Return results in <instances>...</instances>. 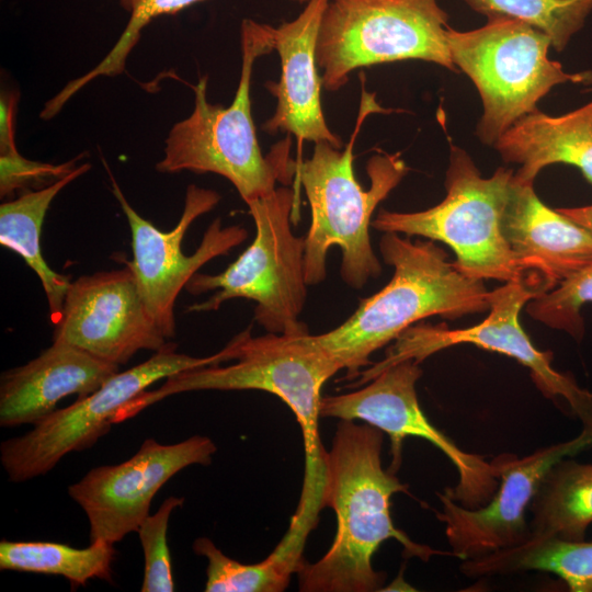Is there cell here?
Returning <instances> with one entry per match:
<instances>
[{"mask_svg": "<svg viewBox=\"0 0 592 592\" xmlns=\"http://www.w3.org/2000/svg\"><path fill=\"white\" fill-rule=\"evenodd\" d=\"M15 110V94L2 92L0 99V151L16 148L14 139Z\"/></svg>", "mask_w": 592, "mask_h": 592, "instance_id": "4dcf8cb0", "label": "cell"}, {"mask_svg": "<svg viewBox=\"0 0 592 592\" xmlns=\"http://www.w3.org/2000/svg\"><path fill=\"white\" fill-rule=\"evenodd\" d=\"M216 449L202 435L175 444L147 439L129 459L89 470L68 493L88 517L90 543L114 545L137 532L160 488L189 466L209 465Z\"/></svg>", "mask_w": 592, "mask_h": 592, "instance_id": "5bb4252c", "label": "cell"}, {"mask_svg": "<svg viewBox=\"0 0 592 592\" xmlns=\"http://www.w3.org/2000/svg\"><path fill=\"white\" fill-rule=\"evenodd\" d=\"M459 569L470 578L546 571L562 579L572 592H592V542L531 535L517 546L463 560Z\"/></svg>", "mask_w": 592, "mask_h": 592, "instance_id": "7402d4cb", "label": "cell"}, {"mask_svg": "<svg viewBox=\"0 0 592 592\" xmlns=\"http://www.w3.org/2000/svg\"><path fill=\"white\" fill-rule=\"evenodd\" d=\"M501 158L519 164L514 177L534 183L547 166L577 167L592 183V101L559 116L538 109L516 121L493 145Z\"/></svg>", "mask_w": 592, "mask_h": 592, "instance_id": "ffe728a7", "label": "cell"}, {"mask_svg": "<svg viewBox=\"0 0 592 592\" xmlns=\"http://www.w3.org/2000/svg\"><path fill=\"white\" fill-rule=\"evenodd\" d=\"M306 539L288 528L267 558L251 565L229 558L208 537L196 538L193 550L207 560L206 592H281L304 562Z\"/></svg>", "mask_w": 592, "mask_h": 592, "instance_id": "cb8c5ba5", "label": "cell"}, {"mask_svg": "<svg viewBox=\"0 0 592 592\" xmlns=\"http://www.w3.org/2000/svg\"><path fill=\"white\" fill-rule=\"evenodd\" d=\"M557 210L592 232V204L578 207H561L557 208Z\"/></svg>", "mask_w": 592, "mask_h": 592, "instance_id": "1f68e13d", "label": "cell"}, {"mask_svg": "<svg viewBox=\"0 0 592 592\" xmlns=\"http://www.w3.org/2000/svg\"><path fill=\"white\" fill-rule=\"evenodd\" d=\"M531 535L585 539L592 524V463L557 462L546 474L530 508Z\"/></svg>", "mask_w": 592, "mask_h": 592, "instance_id": "603a6c76", "label": "cell"}, {"mask_svg": "<svg viewBox=\"0 0 592 592\" xmlns=\"http://www.w3.org/2000/svg\"><path fill=\"white\" fill-rule=\"evenodd\" d=\"M247 205L255 224L253 242L224 272L193 275L185 286L191 294L218 292L187 311L217 310L228 299L247 298L255 301L254 319L267 332H309L299 320L308 284L304 237L295 236L291 228L294 192L280 186Z\"/></svg>", "mask_w": 592, "mask_h": 592, "instance_id": "ba28073f", "label": "cell"}, {"mask_svg": "<svg viewBox=\"0 0 592 592\" xmlns=\"http://www.w3.org/2000/svg\"><path fill=\"white\" fill-rule=\"evenodd\" d=\"M439 0H330L319 29L322 86L341 89L361 67L420 59L457 71Z\"/></svg>", "mask_w": 592, "mask_h": 592, "instance_id": "9c48e42d", "label": "cell"}, {"mask_svg": "<svg viewBox=\"0 0 592 592\" xmlns=\"http://www.w3.org/2000/svg\"><path fill=\"white\" fill-rule=\"evenodd\" d=\"M228 345L234 364H215L173 374L160 387L145 390L124 405L113 422L132 419L149 406L185 391L255 389L275 395L293 411L303 434L304 482L289 524L309 534L317 525L319 512L325 509L328 451L319 433L321 389L341 368L310 340L309 332H267L253 337L250 330H246Z\"/></svg>", "mask_w": 592, "mask_h": 592, "instance_id": "6da1fadb", "label": "cell"}, {"mask_svg": "<svg viewBox=\"0 0 592 592\" xmlns=\"http://www.w3.org/2000/svg\"><path fill=\"white\" fill-rule=\"evenodd\" d=\"M375 94L362 83V98L355 128L343 150L329 143L315 144L311 158L295 161L294 171L310 205L311 221L304 237L305 278L308 285L321 283L327 275L326 260L331 247L342 252L341 277L361 289L382 273L369 239L371 218L376 206L400 183L408 167L400 153L373 155L366 171L371 185L364 190L353 170V148L363 122L371 113L382 112Z\"/></svg>", "mask_w": 592, "mask_h": 592, "instance_id": "277c9868", "label": "cell"}, {"mask_svg": "<svg viewBox=\"0 0 592 592\" xmlns=\"http://www.w3.org/2000/svg\"><path fill=\"white\" fill-rule=\"evenodd\" d=\"M330 0H307L292 21L273 26L274 49L281 59L277 82H266L276 99L274 114L263 124L269 133L287 132L304 140L341 148V138L329 128L321 105L322 78L318 72L317 43Z\"/></svg>", "mask_w": 592, "mask_h": 592, "instance_id": "ac0fdd59", "label": "cell"}, {"mask_svg": "<svg viewBox=\"0 0 592 592\" xmlns=\"http://www.w3.org/2000/svg\"><path fill=\"white\" fill-rule=\"evenodd\" d=\"M502 232L523 282L542 295L592 262V232L537 196L534 183L514 174Z\"/></svg>", "mask_w": 592, "mask_h": 592, "instance_id": "e0dca14e", "label": "cell"}, {"mask_svg": "<svg viewBox=\"0 0 592 592\" xmlns=\"http://www.w3.org/2000/svg\"><path fill=\"white\" fill-rule=\"evenodd\" d=\"M383 431L371 424L340 420L327 456L323 508L337 516V532L329 550L297 571L304 592L379 591L386 573L373 567V556L383 542L396 539L408 557L428 561L441 553L413 542L397 528L390 514L395 493L406 492L395 473L382 464Z\"/></svg>", "mask_w": 592, "mask_h": 592, "instance_id": "7a4b0ae2", "label": "cell"}, {"mask_svg": "<svg viewBox=\"0 0 592 592\" xmlns=\"http://www.w3.org/2000/svg\"><path fill=\"white\" fill-rule=\"evenodd\" d=\"M205 0H139L129 20L110 53L92 70L67 83L54 98L46 102L44 112L55 116L66 102L90 81L101 76L119 75L132 49L138 43L144 27L153 19L175 14L181 10Z\"/></svg>", "mask_w": 592, "mask_h": 592, "instance_id": "4316f807", "label": "cell"}, {"mask_svg": "<svg viewBox=\"0 0 592 592\" xmlns=\"http://www.w3.org/2000/svg\"><path fill=\"white\" fill-rule=\"evenodd\" d=\"M537 296L524 282H506L490 291L489 315L476 326L464 329H449L445 325L411 326L398 337L384 361L361 373L360 383L371 380L400 361L412 358L420 363L441 350L470 343L508 355L526 366L545 397L562 398L582 425H592V391L580 387L570 374L556 371L553 352L537 350L520 325L521 309Z\"/></svg>", "mask_w": 592, "mask_h": 592, "instance_id": "7c38bea8", "label": "cell"}, {"mask_svg": "<svg viewBox=\"0 0 592 592\" xmlns=\"http://www.w3.org/2000/svg\"><path fill=\"white\" fill-rule=\"evenodd\" d=\"M592 448V425L573 439L540 447L532 454L497 456L500 482L492 498L476 509L465 508L445 491L437 492L452 553L460 560L475 559L517 546L532 534L525 512L547 471L559 460Z\"/></svg>", "mask_w": 592, "mask_h": 592, "instance_id": "9a60e30c", "label": "cell"}, {"mask_svg": "<svg viewBox=\"0 0 592 592\" xmlns=\"http://www.w3.org/2000/svg\"><path fill=\"white\" fill-rule=\"evenodd\" d=\"M447 43L454 65L480 95L482 114L476 134L488 146L535 111L554 87L592 82L591 71L567 72L549 59V36L520 20L491 18L481 27L464 32L449 27Z\"/></svg>", "mask_w": 592, "mask_h": 592, "instance_id": "8992f818", "label": "cell"}, {"mask_svg": "<svg viewBox=\"0 0 592 592\" xmlns=\"http://www.w3.org/2000/svg\"><path fill=\"white\" fill-rule=\"evenodd\" d=\"M592 301V262L563 280L555 288L531 299L528 315L542 323L580 341L584 334L581 307Z\"/></svg>", "mask_w": 592, "mask_h": 592, "instance_id": "83f0119b", "label": "cell"}, {"mask_svg": "<svg viewBox=\"0 0 592 592\" xmlns=\"http://www.w3.org/2000/svg\"><path fill=\"white\" fill-rule=\"evenodd\" d=\"M449 150L446 195L441 203L412 213L380 209L372 226L447 244L456 255L455 266L468 277L523 282L502 232L514 171L500 167L483 178L464 149L451 144Z\"/></svg>", "mask_w": 592, "mask_h": 592, "instance_id": "52a82bcc", "label": "cell"}, {"mask_svg": "<svg viewBox=\"0 0 592 592\" xmlns=\"http://www.w3.org/2000/svg\"><path fill=\"white\" fill-rule=\"evenodd\" d=\"M115 556L114 545L105 542H91L86 548L42 540L0 542L1 570L61 576L72 590L91 579L111 582Z\"/></svg>", "mask_w": 592, "mask_h": 592, "instance_id": "d4e9b609", "label": "cell"}, {"mask_svg": "<svg viewBox=\"0 0 592 592\" xmlns=\"http://www.w3.org/2000/svg\"><path fill=\"white\" fill-rule=\"evenodd\" d=\"M90 168V163H81L71 173L54 183L25 191L18 198L0 205V243L22 257L38 276L54 325H57L61 317L65 297L71 282L69 276L50 269L43 258L42 225L55 196Z\"/></svg>", "mask_w": 592, "mask_h": 592, "instance_id": "44dd1931", "label": "cell"}, {"mask_svg": "<svg viewBox=\"0 0 592 592\" xmlns=\"http://www.w3.org/2000/svg\"><path fill=\"white\" fill-rule=\"evenodd\" d=\"M169 342L147 361L117 372L92 394L34 424L16 437L3 441L0 460L12 482H24L50 471L67 454L93 446L114 424L116 412L149 386L182 371L231 360L228 346L206 356L175 352Z\"/></svg>", "mask_w": 592, "mask_h": 592, "instance_id": "30bf717a", "label": "cell"}, {"mask_svg": "<svg viewBox=\"0 0 592 592\" xmlns=\"http://www.w3.org/2000/svg\"><path fill=\"white\" fill-rule=\"evenodd\" d=\"M111 181L112 192L132 232L133 260L126 265L134 273L149 315L167 339L173 338L174 304L179 293L200 267L216 257L227 254L247 239L248 232L239 225L223 227L220 218H216L205 231L197 250L185 255L182 241L186 230L197 217L218 204L220 195L214 190L189 185L178 224L170 231H161L132 207L112 175Z\"/></svg>", "mask_w": 592, "mask_h": 592, "instance_id": "4fadbf2b", "label": "cell"}, {"mask_svg": "<svg viewBox=\"0 0 592 592\" xmlns=\"http://www.w3.org/2000/svg\"><path fill=\"white\" fill-rule=\"evenodd\" d=\"M139 0H119L121 5L127 11L132 12Z\"/></svg>", "mask_w": 592, "mask_h": 592, "instance_id": "d6a6232c", "label": "cell"}, {"mask_svg": "<svg viewBox=\"0 0 592 592\" xmlns=\"http://www.w3.org/2000/svg\"><path fill=\"white\" fill-rule=\"evenodd\" d=\"M55 326L53 341L118 366L141 350L157 352L169 343L149 315L127 265L71 282Z\"/></svg>", "mask_w": 592, "mask_h": 592, "instance_id": "2e32d148", "label": "cell"}, {"mask_svg": "<svg viewBox=\"0 0 592 592\" xmlns=\"http://www.w3.org/2000/svg\"><path fill=\"white\" fill-rule=\"evenodd\" d=\"M180 497L167 498L155 514L148 515L138 527L144 553V578L141 592H172L174 579L167 532L172 512L183 505Z\"/></svg>", "mask_w": 592, "mask_h": 592, "instance_id": "f1b7e54d", "label": "cell"}, {"mask_svg": "<svg viewBox=\"0 0 592 592\" xmlns=\"http://www.w3.org/2000/svg\"><path fill=\"white\" fill-rule=\"evenodd\" d=\"M475 12L526 22L544 33L556 52L566 48L592 12V0H464Z\"/></svg>", "mask_w": 592, "mask_h": 592, "instance_id": "484cf974", "label": "cell"}, {"mask_svg": "<svg viewBox=\"0 0 592 592\" xmlns=\"http://www.w3.org/2000/svg\"><path fill=\"white\" fill-rule=\"evenodd\" d=\"M118 367L75 345L53 341L37 357L2 373L0 425H34L53 413L62 398L78 395L79 399L99 389Z\"/></svg>", "mask_w": 592, "mask_h": 592, "instance_id": "d6986e66", "label": "cell"}, {"mask_svg": "<svg viewBox=\"0 0 592 592\" xmlns=\"http://www.w3.org/2000/svg\"><path fill=\"white\" fill-rule=\"evenodd\" d=\"M80 157L53 164L29 160L16 148L0 151V195L7 197L20 190L25 192L47 186L71 173Z\"/></svg>", "mask_w": 592, "mask_h": 592, "instance_id": "f546056e", "label": "cell"}, {"mask_svg": "<svg viewBox=\"0 0 592 592\" xmlns=\"http://www.w3.org/2000/svg\"><path fill=\"white\" fill-rule=\"evenodd\" d=\"M240 33L242 64L232 102L229 106L209 103L208 76L201 77L193 87L194 109L171 127L156 170L219 174L248 204L272 193L277 181L288 183L294 170L289 137L276 144L270 156L262 155L251 112L253 64L274 49L273 26L244 19Z\"/></svg>", "mask_w": 592, "mask_h": 592, "instance_id": "5b68a950", "label": "cell"}, {"mask_svg": "<svg viewBox=\"0 0 592 592\" xmlns=\"http://www.w3.org/2000/svg\"><path fill=\"white\" fill-rule=\"evenodd\" d=\"M420 363L409 358L377 373L365 387L342 395L321 398L320 415L339 420L364 421L390 439L391 465L395 473L401 464L403 441L423 439L439 448L455 466L458 482L444 491L465 508L485 505L499 487V463L485 460L462 449L451 437L434 426L422 411L415 383L422 375Z\"/></svg>", "mask_w": 592, "mask_h": 592, "instance_id": "8fae6325", "label": "cell"}, {"mask_svg": "<svg viewBox=\"0 0 592 592\" xmlns=\"http://www.w3.org/2000/svg\"><path fill=\"white\" fill-rule=\"evenodd\" d=\"M379 250L394 267L389 283L360 301L339 327L310 340L355 378L371 355L413 323L432 316L456 319L489 310L490 291L482 280L464 275L433 240L384 232Z\"/></svg>", "mask_w": 592, "mask_h": 592, "instance_id": "3957f363", "label": "cell"}]
</instances>
